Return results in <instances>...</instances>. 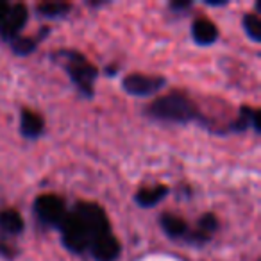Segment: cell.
<instances>
[{
    "label": "cell",
    "mask_w": 261,
    "mask_h": 261,
    "mask_svg": "<svg viewBox=\"0 0 261 261\" xmlns=\"http://www.w3.org/2000/svg\"><path fill=\"white\" fill-rule=\"evenodd\" d=\"M145 115L158 122L179 123V125H188V123L204 125L206 122L195 102L179 91H172L168 95L158 97L145 108Z\"/></svg>",
    "instance_id": "cell-1"
},
{
    "label": "cell",
    "mask_w": 261,
    "mask_h": 261,
    "mask_svg": "<svg viewBox=\"0 0 261 261\" xmlns=\"http://www.w3.org/2000/svg\"><path fill=\"white\" fill-rule=\"evenodd\" d=\"M50 58L65 70L81 97L88 100L95 97V81L98 77V70L93 63L88 61L86 56L73 48H61L52 52Z\"/></svg>",
    "instance_id": "cell-2"
},
{
    "label": "cell",
    "mask_w": 261,
    "mask_h": 261,
    "mask_svg": "<svg viewBox=\"0 0 261 261\" xmlns=\"http://www.w3.org/2000/svg\"><path fill=\"white\" fill-rule=\"evenodd\" d=\"M59 232H61V243L66 250H70L72 254L88 252V247L91 242L90 231H88L83 218L73 210H68V215H66Z\"/></svg>",
    "instance_id": "cell-3"
},
{
    "label": "cell",
    "mask_w": 261,
    "mask_h": 261,
    "mask_svg": "<svg viewBox=\"0 0 261 261\" xmlns=\"http://www.w3.org/2000/svg\"><path fill=\"white\" fill-rule=\"evenodd\" d=\"M34 213L43 225L59 231L68 215V206L61 197L54 195V193H45L34 200Z\"/></svg>",
    "instance_id": "cell-4"
},
{
    "label": "cell",
    "mask_w": 261,
    "mask_h": 261,
    "mask_svg": "<svg viewBox=\"0 0 261 261\" xmlns=\"http://www.w3.org/2000/svg\"><path fill=\"white\" fill-rule=\"evenodd\" d=\"M167 86V79L161 75H147V73H129L123 77L122 90L130 97L147 98L154 97Z\"/></svg>",
    "instance_id": "cell-5"
},
{
    "label": "cell",
    "mask_w": 261,
    "mask_h": 261,
    "mask_svg": "<svg viewBox=\"0 0 261 261\" xmlns=\"http://www.w3.org/2000/svg\"><path fill=\"white\" fill-rule=\"evenodd\" d=\"M88 252L91 254L93 261H116L122 252V245H120V240L111 231L95 238L88 247Z\"/></svg>",
    "instance_id": "cell-6"
},
{
    "label": "cell",
    "mask_w": 261,
    "mask_h": 261,
    "mask_svg": "<svg viewBox=\"0 0 261 261\" xmlns=\"http://www.w3.org/2000/svg\"><path fill=\"white\" fill-rule=\"evenodd\" d=\"M27 20H29V9H27V6L11 4V11H9L4 25L0 27V38L4 41H8V43H11L15 38L20 36V31L25 27Z\"/></svg>",
    "instance_id": "cell-7"
},
{
    "label": "cell",
    "mask_w": 261,
    "mask_h": 261,
    "mask_svg": "<svg viewBox=\"0 0 261 261\" xmlns=\"http://www.w3.org/2000/svg\"><path fill=\"white\" fill-rule=\"evenodd\" d=\"M217 231H218V218L213 213H206L199 218L195 229H190L186 243L188 245H206Z\"/></svg>",
    "instance_id": "cell-8"
},
{
    "label": "cell",
    "mask_w": 261,
    "mask_h": 261,
    "mask_svg": "<svg viewBox=\"0 0 261 261\" xmlns=\"http://www.w3.org/2000/svg\"><path fill=\"white\" fill-rule=\"evenodd\" d=\"M20 135L31 142L41 138L45 135V118L33 109H22V113H20Z\"/></svg>",
    "instance_id": "cell-9"
},
{
    "label": "cell",
    "mask_w": 261,
    "mask_h": 261,
    "mask_svg": "<svg viewBox=\"0 0 261 261\" xmlns=\"http://www.w3.org/2000/svg\"><path fill=\"white\" fill-rule=\"evenodd\" d=\"M160 225H161V231L170 240L186 243V238H188V234H190V225L185 218L177 217V215H172V213H163L160 217Z\"/></svg>",
    "instance_id": "cell-10"
},
{
    "label": "cell",
    "mask_w": 261,
    "mask_h": 261,
    "mask_svg": "<svg viewBox=\"0 0 261 261\" xmlns=\"http://www.w3.org/2000/svg\"><path fill=\"white\" fill-rule=\"evenodd\" d=\"M220 33H218V27L211 22L210 18H197L195 22L192 23V38L197 45L200 47H207V45H213L215 41L218 40Z\"/></svg>",
    "instance_id": "cell-11"
},
{
    "label": "cell",
    "mask_w": 261,
    "mask_h": 261,
    "mask_svg": "<svg viewBox=\"0 0 261 261\" xmlns=\"http://www.w3.org/2000/svg\"><path fill=\"white\" fill-rule=\"evenodd\" d=\"M168 193H170V188L165 185L149 186V188L145 186V188H140L135 193V202L143 210H150V207H156L161 200H165Z\"/></svg>",
    "instance_id": "cell-12"
},
{
    "label": "cell",
    "mask_w": 261,
    "mask_h": 261,
    "mask_svg": "<svg viewBox=\"0 0 261 261\" xmlns=\"http://www.w3.org/2000/svg\"><path fill=\"white\" fill-rule=\"evenodd\" d=\"M25 229V220L15 210L0 211V232L4 236H20Z\"/></svg>",
    "instance_id": "cell-13"
},
{
    "label": "cell",
    "mask_w": 261,
    "mask_h": 261,
    "mask_svg": "<svg viewBox=\"0 0 261 261\" xmlns=\"http://www.w3.org/2000/svg\"><path fill=\"white\" fill-rule=\"evenodd\" d=\"M45 34H48V29H47V27H41L38 38H33V36H31V38H22V36H18V38H15V40H13L9 45H11L13 52H15L16 56H29L38 48V43H40V40L45 36Z\"/></svg>",
    "instance_id": "cell-14"
},
{
    "label": "cell",
    "mask_w": 261,
    "mask_h": 261,
    "mask_svg": "<svg viewBox=\"0 0 261 261\" xmlns=\"http://www.w3.org/2000/svg\"><path fill=\"white\" fill-rule=\"evenodd\" d=\"M72 6L68 2H43L36 6V11L43 18H65Z\"/></svg>",
    "instance_id": "cell-15"
},
{
    "label": "cell",
    "mask_w": 261,
    "mask_h": 261,
    "mask_svg": "<svg viewBox=\"0 0 261 261\" xmlns=\"http://www.w3.org/2000/svg\"><path fill=\"white\" fill-rule=\"evenodd\" d=\"M242 25H243L245 34L254 41V43H261V20H259V16L254 15V13H247V15H243Z\"/></svg>",
    "instance_id": "cell-16"
},
{
    "label": "cell",
    "mask_w": 261,
    "mask_h": 261,
    "mask_svg": "<svg viewBox=\"0 0 261 261\" xmlns=\"http://www.w3.org/2000/svg\"><path fill=\"white\" fill-rule=\"evenodd\" d=\"M9 11H11V4H9V2H6V0H0V27L4 25Z\"/></svg>",
    "instance_id": "cell-17"
},
{
    "label": "cell",
    "mask_w": 261,
    "mask_h": 261,
    "mask_svg": "<svg viewBox=\"0 0 261 261\" xmlns=\"http://www.w3.org/2000/svg\"><path fill=\"white\" fill-rule=\"evenodd\" d=\"M192 8V2H170V9L172 11H182V9H188Z\"/></svg>",
    "instance_id": "cell-18"
}]
</instances>
